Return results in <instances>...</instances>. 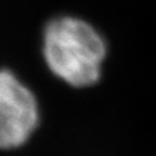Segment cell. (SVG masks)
<instances>
[{"mask_svg": "<svg viewBox=\"0 0 156 156\" xmlns=\"http://www.w3.org/2000/svg\"><path fill=\"white\" fill-rule=\"evenodd\" d=\"M105 43L92 25L76 16H59L44 29L43 52L49 70L71 86L93 85L101 74Z\"/></svg>", "mask_w": 156, "mask_h": 156, "instance_id": "6da1fadb", "label": "cell"}, {"mask_svg": "<svg viewBox=\"0 0 156 156\" xmlns=\"http://www.w3.org/2000/svg\"><path fill=\"white\" fill-rule=\"evenodd\" d=\"M38 125L34 94L11 71H0V148L25 144Z\"/></svg>", "mask_w": 156, "mask_h": 156, "instance_id": "7a4b0ae2", "label": "cell"}]
</instances>
